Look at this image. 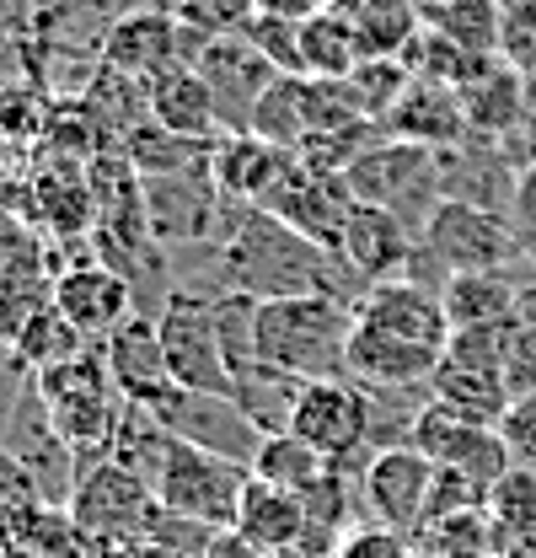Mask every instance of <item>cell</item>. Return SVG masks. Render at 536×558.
I'll list each match as a JSON object with an SVG mask.
<instances>
[{"instance_id":"cell-23","label":"cell","mask_w":536,"mask_h":558,"mask_svg":"<svg viewBox=\"0 0 536 558\" xmlns=\"http://www.w3.org/2000/svg\"><path fill=\"white\" fill-rule=\"evenodd\" d=\"M290 150L268 145L264 135L242 130V135H220L215 145V161H209V178L220 183L226 199H247V205H268V194L279 189V178L290 172Z\"/></svg>"},{"instance_id":"cell-18","label":"cell","mask_w":536,"mask_h":558,"mask_svg":"<svg viewBox=\"0 0 536 558\" xmlns=\"http://www.w3.org/2000/svg\"><path fill=\"white\" fill-rule=\"evenodd\" d=\"M102 65L124 70L134 81H156L167 70L183 65V22L178 11L156 5V11H124L108 33H102Z\"/></svg>"},{"instance_id":"cell-26","label":"cell","mask_w":536,"mask_h":558,"mask_svg":"<svg viewBox=\"0 0 536 558\" xmlns=\"http://www.w3.org/2000/svg\"><path fill=\"white\" fill-rule=\"evenodd\" d=\"M150 119L172 135H188V140H220V113H215V97L204 86V75L194 65H178L167 75L150 81Z\"/></svg>"},{"instance_id":"cell-15","label":"cell","mask_w":536,"mask_h":558,"mask_svg":"<svg viewBox=\"0 0 536 558\" xmlns=\"http://www.w3.org/2000/svg\"><path fill=\"white\" fill-rule=\"evenodd\" d=\"M354 205H360V199H354V189H349L343 172H312V167L290 161V172L279 178V189L268 194L264 209H273L279 220H290L295 231H306L312 242H322V247L338 253Z\"/></svg>"},{"instance_id":"cell-49","label":"cell","mask_w":536,"mask_h":558,"mask_svg":"<svg viewBox=\"0 0 536 558\" xmlns=\"http://www.w3.org/2000/svg\"><path fill=\"white\" fill-rule=\"evenodd\" d=\"M27 0H0V44H11L16 33H22V22H27Z\"/></svg>"},{"instance_id":"cell-55","label":"cell","mask_w":536,"mask_h":558,"mask_svg":"<svg viewBox=\"0 0 536 558\" xmlns=\"http://www.w3.org/2000/svg\"><path fill=\"white\" fill-rule=\"evenodd\" d=\"M532 97H536V86H532Z\"/></svg>"},{"instance_id":"cell-44","label":"cell","mask_w":536,"mask_h":558,"mask_svg":"<svg viewBox=\"0 0 536 558\" xmlns=\"http://www.w3.org/2000/svg\"><path fill=\"white\" fill-rule=\"evenodd\" d=\"M178 11H183V16H194V22L209 27V33H242V27L253 22L258 0H183Z\"/></svg>"},{"instance_id":"cell-17","label":"cell","mask_w":536,"mask_h":558,"mask_svg":"<svg viewBox=\"0 0 536 558\" xmlns=\"http://www.w3.org/2000/svg\"><path fill=\"white\" fill-rule=\"evenodd\" d=\"M54 306L65 312L86 339L102 344L108 333H119L134 317V284L113 264L81 258V264H70V269L54 275Z\"/></svg>"},{"instance_id":"cell-21","label":"cell","mask_w":536,"mask_h":558,"mask_svg":"<svg viewBox=\"0 0 536 558\" xmlns=\"http://www.w3.org/2000/svg\"><path fill=\"white\" fill-rule=\"evenodd\" d=\"M387 135L413 140V145H429V150L467 145L472 124H467V108H462V86L413 75V86L402 92V102L392 108V119H387Z\"/></svg>"},{"instance_id":"cell-53","label":"cell","mask_w":536,"mask_h":558,"mask_svg":"<svg viewBox=\"0 0 536 558\" xmlns=\"http://www.w3.org/2000/svg\"><path fill=\"white\" fill-rule=\"evenodd\" d=\"M0 558H5V543H0Z\"/></svg>"},{"instance_id":"cell-47","label":"cell","mask_w":536,"mask_h":558,"mask_svg":"<svg viewBox=\"0 0 536 558\" xmlns=\"http://www.w3.org/2000/svg\"><path fill=\"white\" fill-rule=\"evenodd\" d=\"M510 220H515L526 253H536V161L521 167V183H515V199H510Z\"/></svg>"},{"instance_id":"cell-35","label":"cell","mask_w":536,"mask_h":558,"mask_svg":"<svg viewBox=\"0 0 536 558\" xmlns=\"http://www.w3.org/2000/svg\"><path fill=\"white\" fill-rule=\"evenodd\" d=\"M16 360L38 376V371H49V365H65V360H75V354H86V349H97L75 323H70L60 306H44L22 333H16Z\"/></svg>"},{"instance_id":"cell-40","label":"cell","mask_w":536,"mask_h":558,"mask_svg":"<svg viewBox=\"0 0 536 558\" xmlns=\"http://www.w3.org/2000/svg\"><path fill=\"white\" fill-rule=\"evenodd\" d=\"M510 333H515V323H494V328H451V339H446V354H440V360L472 365V371H504Z\"/></svg>"},{"instance_id":"cell-1","label":"cell","mask_w":536,"mask_h":558,"mask_svg":"<svg viewBox=\"0 0 536 558\" xmlns=\"http://www.w3.org/2000/svg\"><path fill=\"white\" fill-rule=\"evenodd\" d=\"M215 269H220V290H236L253 301H279V295L360 301V290H365L333 247L312 242L306 231H295L290 220H279L264 205L247 209L236 220V231L215 247Z\"/></svg>"},{"instance_id":"cell-8","label":"cell","mask_w":536,"mask_h":558,"mask_svg":"<svg viewBox=\"0 0 536 558\" xmlns=\"http://www.w3.org/2000/svg\"><path fill=\"white\" fill-rule=\"evenodd\" d=\"M424 247L435 253V264L446 275L510 269L515 258H526V242H521L515 220L488 205H467V199H440V209L424 226Z\"/></svg>"},{"instance_id":"cell-12","label":"cell","mask_w":536,"mask_h":558,"mask_svg":"<svg viewBox=\"0 0 536 558\" xmlns=\"http://www.w3.org/2000/svg\"><path fill=\"white\" fill-rule=\"evenodd\" d=\"M194 70L204 75V86H209V97H215V113H220V130H226V135L253 130V113H258L264 92L279 81L273 60H268L247 33H220V38L204 49V60Z\"/></svg>"},{"instance_id":"cell-14","label":"cell","mask_w":536,"mask_h":558,"mask_svg":"<svg viewBox=\"0 0 536 558\" xmlns=\"http://www.w3.org/2000/svg\"><path fill=\"white\" fill-rule=\"evenodd\" d=\"M418 231L381 205H354L349 226H343V242H338V258L349 264V275L360 284H387V279H407L413 275V258H418Z\"/></svg>"},{"instance_id":"cell-31","label":"cell","mask_w":536,"mask_h":558,"mask_svg":"<svg viewBox=\"0 0 536 558\" xmlns=\"http://www.w3.org/2000/svg\"><path fill=\"white\" fill-rule=\"evenodd\" d=\"M215 145H220V140L172 135V130H161L156 119H145V124L124 140V156L139 167V178H172V172H209Z\"/></svg>"},{"instance_id":"cell-20","label":"cell","mask_w":536,"mask_h":558,"mask_svg":"<svg viewBox=\"0 0 536 558\" xmlns=\"http://www.w3.org/2000/svg\"><path fill=\"white\" fill-rule=\"evenodd\" d=\"M440 354L446 349L392 339V333H376V328L354 323V333H349V376L365 392H413V387H429Z\"/></svg>"},{"instance_id":"cell-37","label":"cell","mask_w":536,"mask_h":558,"mask_svg":"<svg viewBox=\"0 0 536 558\" xmlns=\"http://www.w3.org/2000/svg\"><path fill=\"white\" fill-rule=\"evenodd\" d=\"M499 16H504L499 0H446L429 11V27H440L472 54H499Z\"/></svg>"},{"instance_id":"cell-7","label":"cell","mask_w":536,"mask_h":558,"mask_svg":"<svg viewBox=\"0 0 536 558\" xmlns=\"http://www.w3.org/2000/svg\"><path fill=\"white\" fill-rule=\"evenodd\" d=\"M290 429L312 440L322 457H333L343 473H365L376 446H370V392L354 376H322L306 381Z\"/></svg>"},{"instance_id":"cell-56","label":"cell","mask_w":536,"mask_h":558,"mask_svg":"<svg viewBox=\"0 0 536 558\" xmlns=\"http://www.w3.org/2000/svg\"><path fill=\"white\" fill-rule=\"evenodd\" d=\"M532 258H536V253H532Z\"/></svg>"},{"instance_id":"cell-52","label":"cell","mask_w":536,"mask_h":558,"mask_svg":"<svg viewBox=\"0 0 536 558\" xmlns=\"http://www.w3.org/2000/svg\"><path fill=\"white\" fill-rule=\"evenodd\" d=\"M499 5H515V0H499Z\"/></svg>"},{"instance_id":"cell-38","label":"cell","mask_w":536,"mask_h":558,"mask_svg":"<svg viewBox=\"0 0 536 558\" xmlns=\"http://www.w3.org/2000/svg\"><path fill=\"white\" fill-rule=\"evenodd\" d=\"M472 429H483V424H472V418H462L456 409H446L440 398H429V403L418 409V418H413L407 446H418L435 468H451V462L462 457V446L472 440Z\"/></svg>"},{"instance_id":"cell-48","label":"cell","mask_w":536,"mask_h":558,"mask_svg":"<svg viewBox=\"0 0 536 558\" xmlns=\"http://www.w3.org/2000/svg\"><path fill=\"white\" fill-rule=\"evenodd\" d=\"M258 11L264 16H284V22H306V16H317V11H328L322 0H258ZM253 11V16H258Z\"/></svg>"},{"instance_id":"cell-29","label":"cell","mask_w":536,"mask_h":558,"mask_svg":"<svg viewBox=\"0 0 536 558\" xmlns=\"http://www.w3.org/2000/svg\"><path fill=\"white\" fill-rule=\"evenodd\" d=\"M301 392H306V381H301V376H290V371H279V365H264V360H253L247 371H236V387H231L236 409L253 418L264 435L290 429Z\"/></svg>"},{"instance_id":"cell-33","label":"cell","mask_w":536,"mask_h":558,"mask_svg":"<svg viewBox=\"0 0 536 558\" xmlns=\"http://www.w3.org/2000/svg\"><path fill=\"white\" fill-rule=\"evenodd\" d=\"M333 457H322L312 440H301L295 429H279V435H264V451L253 462V473L264 484H279L290 494H312L322 478H333Z\"/></svg>"},{"instance_id":"cell-43","label":"cell","mask_w":536,"mask_h":558,"mask_svg":"<svg viewBox=\"0 0 536 558\" xmlns=\"http://www.w3.org/2000/svg\"><path fill=\"white\" fill-rule=\"evenodd\" d=\"M504 381L515 398L536 392V317H521L510 333V354H504Z\"/></svg>"},{"instance_id":"cell-28","label":"cell","mask_w":536,"mask_h":558,"mask_svg":"<svg viewBox=\"0 0 536 558\" xmlns=\"http://www.w3.org/2000/svg\"><path fill=\"white\" fill-rule=\"evenodd\" d=\"M429 392H435L446 409H456L462 418H472V424H494V429H499V418L510 414V403H515L504 371H472V365H451V360L435 365Z\"/></svg>"},{"instance_id":"cell-50","label":"cell","mask_w":536,"mask_h":558,"mask_svg":"<svg viewBox=\"0 0 536 558\" xmlns=\"http://www.w3.org/2000/svg\"><path fill=\"white\" fill-rule=\"evenodd\" d=\"M499 558H536V537H521L515 548H504V554H499Z\"/></svg>"},{"instance_id":"cell-9","label":"cell","mask_w":536,"mask_h":558,"mask_svg":"<svg viewBox=\"0 0 536 558\" xmlns=\"http://www.w3.org/2000/svg\"><path fill=\"white\" fill-rule=\"evenodd\" d=\"M70 515L92 543H139L150 515H156V488L139 473H130L124 462L97 457V462H81Z\"/></svg>"},{"instance_id":"cell-3","label":"cell","mask_w":536,"mask_h":558,"mask_svg":"<svg viewBox=\"0 0 536 558\" xmlns=\"http://www.w3.org/2000/svg\"><path fill=\"white\" fill-rule=\"evenodd\" d=\"M33 381H38L44 403H49L54 429L81 451V462H97V457L113 451V435H119V424L130 414V403L119 398V387H113V376L102 365V349H86V354H75L65 365H49Z\"/></svg>"},{"instance_id":"cell-36","label":"cell","mask_w":536,"mask_h":558,"mask_svg":"<svg viewBox=\"0 0 536 558\" xmlns=\"http://www.w3.org/2000/svg\"><path fill=\"white\" fill-rule=\"evenodd\" d=\"M413 86V70L402 54H376V60H360V70L349 75V92H354V102H360V113L365 119H376V124H387L392 119V108L402 102V92Z\"/></svg>"},{"instance_id":"cell-6","label":"cell","mask_w":536,"mask_h":558,"mask_svg":"<svg viewBox=\"0 0 536 558\" xmlns=\"http://www.w3.org/2000/svg\"><path fill=\"white\" fill-rule=\"evenodd\" d=\"M156 333L167 349L172 381L194 387V392H226L236 387L231 360H226V339H220V295L204 290H167L161 312H156Z\"/></svg>"},{"instance_id":"cell-4","label":"cell","mask_w":536,"mask_h":558,"mask_svg":"<svg viewBox=\"0 0 536 558\" xmlns=\"http://www.w3.org/2000/svg\"><path fill=\"white\" fill-rule=\"evenodd\" d=\"M247 484H253V468L226 462L215 451H199V446H188L178 435H172V446H167V457H161V468L150 478L156 505L204 526V532H231L236 526Z\"/></svg>"},{"instance_id":"cell-46","label":"cell","mask_w":536,"mask_h":558,"mask_svg":"<svg viewBox=\"0 0 536 558\" xmlns=\"http://www.w3.org/2000/svg\"><path fill=\"white\" fill-rule=\"evenodd\" d=\"M38 499V484H33V473H27V462L0 440V521L11 515V510H22V505H33Z\"/></svg>"},{"instance_id":"cell-25","label":"cell","mask_w":536,"mask_h":558,"mask_svg":"<svg viewBox=\"0 0 536 558\" xmlns=\"http://www.w3.org/2000/svg\"><path fill=\"white\" fill-rule=\"evenodd\" d=\"M521 284L510 269H483V275H451L440 284L451 328H494V323H521Z\"/></svg>"},{"instance_id":"cell-42","label":"cell","mask_w":536,"mask_h":558,"mask_svg":"<svg viewBox=\"0 0 536 558\" xmlns=\"http://www.w3.org/2000/svg\"><path fill=\"white\" fill-rule=\"evenodd\" d=\"M242 33L273 60L279 75H306V70H301V22H284V16H264V11H258Z\"/></svg>"},{"instance_id":"cell-54","label":"cell","mask_w":536,"mask_h":558,"mask_svg":"<svg viewBox=\"0 0 536 558\" xmlns=\"http://www.w3.org/2000/svg\"><path fill=\"white\" fill-rule=\"evenodd\" d=\"M0 150H5V140H0Z\"/></svg>"},{"instance_id":"cell-11","label":"cell","mask_w":536,"mask_h":558,"mask_svg":"<svg viewBox=\"0 0 536 558\" xmlns=\"http://www.w3.org/2000/svg\"><path fill=\"white\" fill-rule=\"evenodd\" d=\"M150 414L161 418L178 440L199 446V451H215L226 462H242L253 468L258 451H264V429L236 409V398L226 392H194V387H172Z\"/></svg>"},{"instance_id":"cell-24","label":"cell","mask_w":536,"mask_h":558,"mask_svg":"<svg viewBox=\"0 0 536 558\" xmlns=\"http://www.w3.org/2000/svg\"><path fill=\"white\" fill-rule=\"evenodd\" d=\"M328 11L354 33V44L365 49V60H376V54H407V44L429 27L424 5H413V0H328Z\"/></svg>"},{"instance_id":"cell-19","label":"cell","mask_w":536,"mask_h":558,"mask_svg":"<svg viewBox=\"0 0 536 558\" xmlns=\"http://www.w3.org/2000/svg\"><path fill=\"white\" fill-rule=\"evenodd\" d=\"M97 349H102V365H108V376H113V387H119V398H124L130 409H156V403L178 387L156 323L139 317V312H134L119 333H108Z\"/></svg>"},{"instance_id":"cell-34","label":"cell","mask_w":536,"mask_h":558,"mask_svg":"<svg viewBox=\"0 0 536 558\" xmlns=\"http://www.w3.org/2000/svg\"><path fill=\"white\" fill-rule=\"evenodd\" d=\"M365 60V49L354 44V33L338 22L333 11H317L301 22V70L312 81H349Z\"/></svg>"},{"instance_id":"cell-45","label":"cell","mask_w":536,"mask_h":558,"mask_svg":"<svg viewBox=\"0 0 536 558\" xmlns=\"http://www.w3.org/2000/svg\"><path fill=\"white\" fill-rule=\"evenodd\" d=\"M499 435L510 440L515 462L536 468V392H526V398H515V403H510V414L499 418Z\"/></svg>"},{"instance_id":"cell-41","label":"cell","mask_w":536,"mask_h":558,"mask_svg":"<svg viewBox=\"0 0 536 558\" xmlns=\"http://www.w3.org/2000/svg\"><path fill=\"white\" fill-rule=\"evenodd\" d=\"M499 60L536 86V0H515L499 16Z\"/></svg>"},{"instance_id":"cell-2","label":"cell","mask_w":536,"mask_h":558,"mask_svg":"<svg viewBox=\"0 0 536 558\" xmlns=\"http://www.w3.org/2000/svg\"><path fill=\"white\" fill-rule=\"evenodd\" d=\"M354 301L343 295H279L258 301V360L301 381L349 376Z\"/></svg>"},{"instance_id":"cell-13","label":"cell","mask_w":536,"mask_h":558,"mask_svg":"<svg viewBox=\"0 0 536 558\" xmlns=\"http://www.w3.org/2000/svg\"><path fill=\"white\" fill-rule=\"evenodd\" d=\"M435 462L418 451V446H387L370 457L365 468V510L376 515L381 532L407 537V532H424L429 526V494H435Z\"/></svg>"},{"instance_id":"cell-30","label":"cell","mask_w":536,"mask_h":558,"mask_svg":"<svg viewBox=\"0 0 536 558\" xmlns=\"http://www.w3.org/2000/svg\"><path fill=\"white\" fill-rule=\"evenodd\" d=\"M312 130H317V119H312V81L306 75H279L264 92L258 113H253V135H264L268 145L295 156L312 140Z\"/></svg>"},{"instance_id":"cell-22","label":"cell","mask_w":536,"mask_h":558,"mask_svg":"<svg viewBox=\"0 0 536 558\" xmlns=\"http://www.w3.org/2000/svg\"><path fill=\"white\" fill-rule=\"evenodd\" d=\"M532 81L521 70H510L499 54L477 70L472 81H462V108H467L472 140H510L526 113H532Z\"/></svg>"},{"instance_id":"cell-27","label":"cell","mask_w":536,"mask_h":558,"mask_svg":"<svg viewBox=\"0 0 536 558\" xmlns=\"http://www.w3.org/2000/svg\"><path fill=\"white\" fill-rule=\"evenodd\" d=\"M236 532H242L253 548H264V554L279 558L306 532V499L279 484H264V478L253 473L247 499H242V515H236Z\"/></svg>"},{"instance_id":"cell-5","label":"cell","mask_w":536,"mask_h":558,"mask_svg":"<svg viewBox=\"0 0 536 558\" xmlns=\"http://www.w3.org/2000/svg\"><path fill=\"white\" fill-rule=\"evenodd\" d=\"M349 189H354V199H365V205H381L402 215L418 236H424V226H429V215L440 209L446 199V172H440V150H429V145H413V140H398V135H381L349 172Z\"/></svg>"},{"instance_id":"cell-16","label":"cell","mask_w":536,"mask_h":558,"mask_svg":"<svg viewBox=\"0 0 536 558\" xmlns=\"http://www.w3.org/2000/svg\"><path fill=\"white\" fill-rule=\"evenodd\" d=\"M354 323L360 328H376V333H392V339L429 344V349H446V339H451V317H446L440 290H429L418 279L365 284L360 301H354Z\"/></svg>"},{"instance_id":"cell-39","label":"cell","mask_w":536,"mask_h":558,"mask_svg":"<svg viewBox=\"0 0 536 558\" xmlns=\"http://www.w3.org/2000/svg\"><path fill=\"white\" fill-rule=\"evenodd\" d=\"M38 275H60L49 264L44 236L27 226V215H0V284L11 279H38Z\"/></svg>"},{"instance_id":"cell-51","label":"cell","mask_w":536,"mask_h":558,"mask_svg":"<svg viewBox=\"0 0 536 558\" xmlns=\"http://www.w3.org/2000/svg\"><path fill=\"white\" fill-rule=\"evenodd\" d=\"M413 5H424V16H429V11H435V5H446V0H413Z\"/></svg>"},{"instance_id":"cell-10","label":"cell","mask_w":536,"mask_h":558,"mask_svg":"<svg viewBox=\"0 0 536 558\" xmlns=\"http://www.w3.org/2000/svg\"><path fill=\"white\" fill-rule=\"evenodd\" d=\"M226 194L209 172L145 178V226L161 247H220L226 236Z\"/></svg>"},{"instance_id":"cell-32","label":"cell","mask_w":536,"mask_h":558,"mask_svg":"<svg viewBox=\"0 0 536 558\" xmlns=\"http://www.w3.org/2000/svg\"><path fill=\"white\" fill-rule=\"evenodd\" d=\"M483 521H488V543L494 558L504 548H515L521 537H536V468L515 462L499 484L488 488V505H483Z\"/></svg>"}]
</instances>
